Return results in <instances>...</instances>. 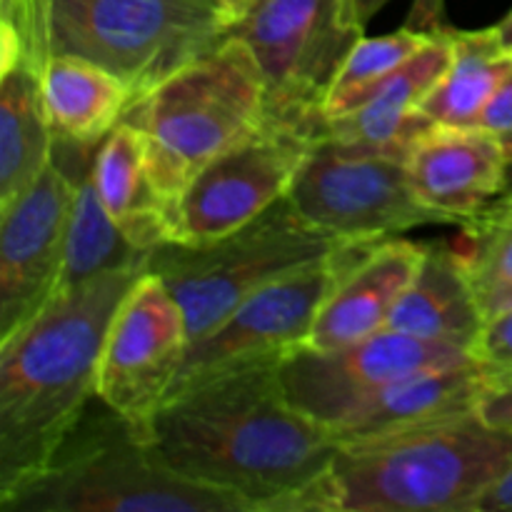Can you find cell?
Wrapping results in <instances>:
<instances>
[{"label": "cell", "mask_w": 512, "mask_h": 512, "mask_svg": "<svg viewBox=\"0 0 512 512\" xmlns=\"http://www.w3.org/2000/svg\"><path fill=\"white\" fill-rule=\"evenodd\" d=\"M283 355L235 365L170 395L150 428L160 458L250 512H295L340 443L288 400L278 373Z\"/></svg>", "instance_id": "6da1fadb"}, {"label": "cell", "mask_w": 512, "mask_h": 512, "mask_svg": "<svg viewBox=\"0 0 512 512\" xmlns=\"http://www.w3.org/2000/svg\"><path fill=\"white\" fill-rule=\"evenodd\" d=\"M148 265L58 290L0 340V503L33 480L98 398L113 315Z\"/></svg>", "instance_id": "7a4b0ae2"}, {"label": "cell", "mask_w": 512, "mask_h": 512, "mask_svg": "<svg viewBox=\"0 0 512 512\" xmlns=\"http://www.w3.org/2000/svg\"><path fill=\"white\" fill-rule=\"evenodd\" d=\"M512 465V430L478 410L340 443L295 512H473Z\"/></svg>", "instance_id": "3957f363"}, {"label": "cell", "mask_w": 512, "mask_h": 512, "mask_svg": "<svg viewBox=\"0 0 512 512\" xmlns=\"http://www.w3.org/2000/svg\"><path fill=\"white\" fill-rule=\"evenodd\" d=\"M5 512H250L175 473L153 440L95 398L50 463L0 503Z\"/></svg>", "instance_id": "277c9868"}, {"label": "cell", "mask_w": 512, "mask_h": 512, "mask_svg": "<svg viewBox=\"0 0 512 512\" xmlns=\"http://www.w3.org/2000/svg\"><path fill=\"white\" fill-rule=\"evenodd\" d=\"M145 140L150 178L168 215L213 158L268 120V85L253 50L230 33L218 48L135 100L123 115Z\"/></svg>", "instance_id": "5b68a950"}, {"label": "cell", "mask_w": 512, "mask_h": 512, "mask_svg": "<svg viewBox=\"0 0 512 512\" xmlns=\"http://www.w3.org/2000/svg\"><path fill=\"white\" fill-rule=\"evenodd\" d=\"M50 55L103 65L135 100L188 68L230 35L220 0H38Z\"/></svg>", "instance_id": "8992f818"}, {"label": "cell", "mask_w": 512, "mask_h": 512, "mask_svg": "<svg viewBox=\"0 0 512 512\" xmlns=\"http://www.w3.org/2000/svg\"><path fill=\"white\" fill-rule=\"evenodd\" d=\"M345 245L350 243L310 225L288 198H280L218 240L158 245L148 255V270L180 303L193 343L265 285L330 258Z\"/></svg>", "instance_id": "52a82bcc"}, {"label": "cell", "mask_w": 512, "mask_h": 512, "mask_svg": "<svg viewBox=\"0 0 512 512\" xmlns=\"http://www.w3.org/2000/svg\"><path fill=\"white\" fill-rule=\"evenodd\" d=\"M258 60L268 118L320 128L335 73L363 38L350 0H258L230 28Z\"/></svg>", "instance_id": "ba28073f"}, {"label": "cell", "mask_w": 512, "mask_h": 512, "mask_svg": "<svg viewBox=\"0 0 512 512\" xmlns=\"http://www.w3.org/2000/svg\"><path fill=\"white\" fill-rule=\"evenodd\" d=\"M285 198L310 225L343 243H378L440 223L415 195L408 160L323 135L310 145Z\"/></svg>", "instance_id": "9c48e42d"}, {"label": "cell", "mask_w": 512, "mask_h": 512, "mask_svg": "<svg viewBox=\"0 0 512 512\" xmlns=\"http://www.w3.org/2000/svg\"><path fill=\"white\" fill-rule=\"evenodd\" d=\"M320 128L265 120L245 140L210 160L188 183L170 213V243L218 240L285 198Z\"/></svg>", "instance_id": "30bf717a"}, {"label": "cell", "mask_w": 512, "mask_h": 512, "mask_svg": "<svg viewBox=\"0 0 512 512\" xmlns=\"http://www.w3.org/2000/svg\"><path fill=\"white\" fill-rule=\"evenodd\" d=\"M373 245H345L330 258L295 270L250 295L223 323L188 345L168 398L235 365L283 355L303 345L328 295Z\"/></svg>", "instance_id": "8fae6325"}, {"label": "cell", "mask_w": 512, "mask_h": 512, "mask_svg": "<svg viewBox=\"0 0 512 512\" xmlns=\"http://www.w3.org/2000/svg\"><path fill=\"white\" fill-rule=\"evenodd\" d=\"M475 360V353L465 345L378 330L335 350L298 345L283 355L278 373L290 403L335 435L345 415L378 390L415 375L458 368Z\"/></svg>", "instance_id": "7c38bea8"}, {"label": "cell", "mask_w": 512, "mask_h": 512, "mask_svg": "<svg viewBox=\"0 0 512 512\" xmlns=\"http://www.w3.org/2000/svg\"><path fill=\"white\" fill-rule=\"evenodd\" d=\"M190 335L168 285L145 270L113 315L98 368V398L150 438Z\"/></svg>", "instance_id": "4fadbf2b"}, {"label": "cell", "mask_w": 512, "mask_h": 512, "mask_svg": "<svg viewBox=\"0 0 512 512\" xmlns=\"http://www.w3.org/2000/svg\"><path fill=\"white\" fill-rule=\"evenodd\" d=\"M73 198V145L55 138L45 173L0 210V340L58 293Z\"/></svg>", "instance_id": "5bb4252c"}, {"label": "cell", "mask_w": 512, "mask_h": 512, "mask_svg": "<svg viewBox=\"0 0 512 512\" xmlns=\"http://www.w3.org/2000/svg\"><path fill=\"white\" fill-rule=\"evenodd\" d=\"M508 165L505 145L475 125H433L408 153L415 195L440 223H463L505 193Z\"/></svg>", "instance_id": "9a60e30c"}, {"label": "cell", "mask_w": 512, "mask_h": 512, "mask_svg": "<svg viewBox=\"0 0 512 512\" xmlns=\"http://www.w3.org/2000/svg\"><path fill=\"white\" fill-rule=\"evenodd\" d=\"M453 28L435 35L420 53L383 80L355 108L323 120V138L370 153L408 160L420 135L433 120L420 110L430 90L438 85L453 60Z\"/></svg>", "instance_id": "2e32d148"}, {"label": "cell", "mask_w": 512, "mask_h": 512, "mask_svg": "<svg viewBox=\"0 0 512 512\" xmlns=\"http://www.w3.org/2000/svg\"><path fill=\"white\" fill-rule=\"evenodd\" d=\"M425 248L428 243L403 238L375 243L328 295L305 345L335 350L383 330L390 310L413 283Z\"/></svg>", "instance_id": "e0dca14e"}, {"label": "cell", "mask_w": 512, "mask_h": 512, "mask_svg": "<svg viewBox=\"0 0 512 512\" xmlns=\"http://www.w3.org/2000/svg\"><path fill=\"white\" fill-rule=\"evenodd\" d=\"M483 328L485 313L453 243H428L413 283L390 310L383 330L465 345L475 353Z\"/></svg>", "instance_id": "ac0fdd59"}, {"label": "cell", "mask_w": 512, "mask_h": 512, "mask_svg": "<svg viewBox=\"0 0 512 512\" xmlns=\"http://www.w3.org/2000/svg\"><path fill=\"white\" fill-rule=\"evenodd\" d=\"M488 380L490 368L480 360L400 380L350 410L343 423L335 428V438L338 443L375 438V435L478 410Z\"/></svg>", "instance_id": "d6986e66"}, {"label": "cell", "mask_w": 512, "mask_h": 512, "mask_svg": "<svg viewBox=\"0 0 512 512\" xmlns=\"http://www.w3.org/2000/svg\"><path fill=\"white\" fill-rule=\"evenodd\" d=\"M43 68L28 55L0 63V210L20 198L53 160Z\"/></svg>", "instance_id": "ffe728a7"}, {"label": "cell", "mask_w": 512, "mask_h": 512, "mask_svg": "<svg viewBox=\"0 0 512 512\" xmlns=\"http://www.w3.org/2000/svg\"><path fill=\"white\" fill-rule=\"evenodd\" d=\"M93 178L105 210L130 245L150 253L170 243V215L155 190L145 158V140L130 123L120 120L98 145Z\"/></svg>", "instance_id": "44dd1931"}, {"label": "cell", "mask_w": 512, "mask_h": 512, "mask_svg": "<svg viewBox=\"0 0 512 512\" xmlns=\"http://www.w3.org/2000/svg\"><path fill=\"white\" fill-rule=\"evenodd\" d=\"M50 128L60 140L98 145L135 103L125 80L80 55H50L43 68Z\"/></svg>", "instance_id": "7402d4cb"}, {"label": "cell", "mask_w": 512, "mask_h": 512, "mask_svg": "<svg viewBox=\"0 0 512 512\" xmlns=\"http://www.w3.org/2000/svg\"><path fill=\"white\" fill-rule=\"evenodd\" d=\"M103 143V140H100ZM98 143V145H100ZM73 145L75 198L70 210L65 263L58 290L93 280L120 268L148 265V255L130 245L105 210L93 178V158L98 145Z\"/></svg>", "instance_id": "603a6c76"}, {"label": "cell", "mask_w": 512, "mask_h": 512, "mask_svg": "<svg viewBox=\"0 0 512 512\" xmlns=\"http://www.w3.org/2000/svg\"><path fill=\"white\" fill-rule=\"evenodd\" d=\"M453 60L420 110L435 125L470 128L498 90L512 65V50L503 43L498 25L485 30L453 28Z\"/></svg>", "instance_id": "cb8c5ba5"}, {"label": "cell", "mask_w": 512, "mask_h": 512, "mask_svg": "<svg viewBox=\"0 0 512 512\" xmlns=\"http://www.w3.org/2000/svg\"><path fill=\"white\" fill-rule=\"evenodd\" d=\"M453 248L485 313L490 300L512 288V190L463 220V233Z\"/></svg>", "instance_id": "d4e9b609"}, {"label": "cell", "mask_w": 512, "mask_h": 512, "mask_svg": "<svg viewBox=\"0 0 512 512\" xmlns=\"http://www.w3.org/2000/svg\"><path fill=\"white\" fill-rule=\"evenodd\" d=\"M438 33H423L415 28H400L395 33L378 35V38H360L335 73L328 98L323 103V118H335L345 110L355 108L363 98H368L388 75H393L400 65L408 63L415 53L425 48Z\"/></svg>", "instance_id": "484cf974"}, {"label": "cell", "mask_w": 512, "mask_h": 512, "mask_svg": "<svg viewBox=\"0 0 512 512\" xmlns=\"http://www.w3.org/2000/svg\"><path fill=\"white\" fill-rule=\"evenodd\" d=\"M20 55L43 65L48 60L38 0H0V63Z\"/></svg>", "instance_id": "4316f807"}, {"label": "cell", "mask_w": 512, "mask_h": 512, "mask_svg": "<svg viewBox=\"0 0 512 512\" xmlns=\"http://www.w3.org/2000/svg\"><path fill=\"white\" fill-rule=\"evenodd\" d=\"M475 358L498 370H512V308L485 320Z\"/></svg>", "instance_id": "83f0119b"}, {"label": "cell", "mask_w": 512, "mask_h": 512, "mask_svg": "<svg viewBox=\"0 0 512 512\" xmlns=\"http://www.w3.org/2000/svg\"><path fill=\"white\" fill-rule=\"evenodd\" d=\"M478 413L493 428L512 430V370L490 368V380L480 395Z\"/></svg>", "instance_id": "f1b7e54d"}, {"label": "cell", "mask_w": 512, "mask_h": 512, "mask_svg": "<svg viewBox=\"0 0 512 512\" xmlns=\"http://www.w3.org/2000/svg\"><path fill=\"white\" fill-rule=\"evenodd\" d=\"M475 128L495 135L505 145L512 160V65L508 73H505V78L500 80L498 90L493 93L490 103L480 113Z\"/></svg>", "instance_id": "f546056e"}, {"label": "cell", "mask_w": 512, "mask_h": 512, "mask_svg": "<svg viewBox=\"0 0 512 512\" xmlns=\"http://www.w3.org/2000/svg\"><path fill=\"white\" fill-rule=\"evenodd\" d=\"M473 512H512V465L475 503Z\"/></svg>", "instance_id": "4dcf8cb0"}, {"label": "cell", "mask_w": 512, "mask_h": 512, "mask_svg": "<svg viewBox=\"0 0 512 512\" xmlns=\"http://www.w3.org/2000/svg\"><path fill=\"white\" fill-rule=\"evenodd\" d=\"M388 3L390 0H350V10H353V18L365 28Z\"/></svg>", "instance_id": "1f68e13d"}, {"label": "cell", "mask_w": 512, "mask_h": 512, "mask_svg": "<svg viewBox=\"0 0 512 512\" xmlns=\"http://www.w3.org/2000/svg\"><path fill=\"white\" fill-rule=\"evenodd\" d=\"M220 3H223L225 13H228V18H230V23L235 25L240 18H245V15L250 13V8H253L258 0H220Z\"/></svg>", "instance_id": "d6a6232c"}, {"label": "cell", "mask_w": 512, "mask_h": 512, "mask_svg": "<svg viewBox=\"0 0 512 512\" xmlns=\"http://www.w3.org/2000/svg\"><path fill=\"white\" fill-rule=\"evenodd\" d=\"M508 308H512V288L505 290L503 295H498V298L490 300V303L485 305V320L493 318V315H498V313H503V310H508Z\"/></svg>", "instance_id": "836d02e7"}, {"label": "cell", "mask_w": 512, "mask_h": 512, "mask_svg": "<svg viewBox=\"0 0 512 512\" xmlns=\"http://www.w3.org/2000/svg\"><path fill=\"white\" fill-rule=\"evenodd\" d=\"M498 33H500V38H503V43L512 50V10L498 23Z\"/></svg>", "instance_id": "e575fe53"}, {"label": "cell", "mask_w": 512, "mask_h": 512, "mask_svg": "<svg viewBox=\"0 0 512 512\" xmlns=\"http://www.w3.org/2000/svg\"><path fill=\"white\" fill-rule=\"evenodd\" d=\"M505 190H512V160H510V165H508V188Z\"/></svg>", "instance_id": "d590c367"}]
</instances>
